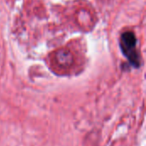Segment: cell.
Returning <instances> with one entry per match:
<instances>
[{
  "mask_svg": "<svg viewBox=\"0 0 146 146\" xmlns=\"http://www.w3.org/2000/svg\"><path fill=\"white\" fill-rule=\"evenodd\" d=\"M137 39L133 32H126L121 35V46L125 54V56L128 58L130 62L134 67H139V58L138 53L135 50Z\"/></svg>",
  "mask_w": 146,
  "mask_h": 146,
  "instance_id": "obj_1",
  "label": "cell"
},
{
  "mask_svg": "<svg viewBox=\"0 0 146 146\" xmlns=\"http://www.w3.org/2000/svg\"><path fill=\"white\" fill-rule=\"evenodd\" d=\"M53 60L58 67L67 68L74 64V56L71 49L61 48L54 53Z\"/></svg>",
  "mask_w": 146,
  "mask_h": 146,
  "instance_id": "obj_2",
  "label": "cell"
}]
</instances>
